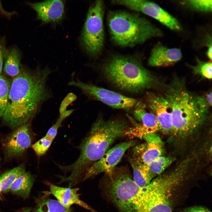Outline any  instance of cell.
<instances>
[{
	"label": "cell",
	"mask_w": 212,
	"mask_h": 212,
	"mask_svg": "<svg viewBox=\"0 0 212 212\" xmlns=\"http://www.w3.org/2000/svg\"><path fill=\"white\" fill-rule=\"evenodd\" d=\"M165 98L171 114L172 131L175 135L181 137L188 135L205 120L208 106L203 98L178 88L172 89Z\"/></svg>",
	"instance_id": "277c9868"
},
{
	"label": "cell",
	"mask_w": 212,
	"mask_h": 212,
	"mask_svg": "<svg viewBox=\"0 0 212 212\" xmlns=\"http://www.w3.org/2000/svg\"><path fill=\"white\" fill-rule=\"evenodd\" d=\"M197 64L192 67L194 72L208 79H212V64L211 62H204L196 58Z\"/></svg>",
	"instance_id": "484cf974"
},
{
	"label": "cell",
	"mask_w": 212,
	"mask_h": 212,
	"mask_svg": "<svg viewBox=\"0 0 212 212\" xmlns=\"http://www.w3.org/2000/svg\"><path fill=\"white\" fill-rule=\"evenodd\" d=\"M0 161H1V158H0Z\"/></svg>",
	"instance_id": "d590c367"
},
{
	"label": "cell",
	"mask_w": 212,
	"mask_h": 212,
	"mask_svg": "<svg viewBox=\"0 0 212 212\" xmlns=\"http://www.w3.org/2000/svg\"><path fill=\"white\" fill-rule=\"evenodd\" d=\"M172 161V158L162 155L154 159L147 165L155 176L160 175L171 164Z\"/></svg>",
	"instance_id": "cb8c5ba5"
},
{
	"label": "cell",
	"mask_w": 212,
	"mask_h": 212,
	"mask_svg": "<svg viewBox=\"0 0 212 212\" xmlns=\"http://www.w3.org/2000/svg\"><path fill=\"white\" fill-rule=\"evenodd\" d=\"M34 212H72L57 200L42 197L37 200Z\"/></svg>",
	"instance_id": "603a6c76"
},
{
	"label": "cell",
	"mask_w": 212,
	"mask_h": 212,
	"mask_svg": "<svg viewBox=\"0 0 212 212\" xmlns=\"http://www.w3.org/2000/svg\"><path fill=\"white\" fill-rule=\"evenodd\" d=\"M110 37L116 45L132 47L162 36V31L139 13L111 11L107 16Z\"/></svg>",
	"instance_id": "5b68a950"
},
{
	"label": "cell",
	"mask_w": 212,
	"mask_h": 212,
	"mask_svg": "<svg viewBox=\"0 0 212 212\" xmlns=\"http://www.w3.org/2000/svg\"><path fill=\"white\" fill-rule=\"evenodd\" d=\"M107 193L120 212L131 203L143 187L136 184L124 167H115L107 174Z\"/></svg>",
	"instance_id": "52a82bcc"
},
{
	"label": "cell",
	"mask_w": 212,
	"mask_h": 212,
	"mask_svg": "<svg viewBox=\"0 0 212 212\" xmlns=\"http://www.w3.org/2000/svg\"><path fill=\"white\" fill-rule=\"evenodd\" d=\"M6 49L4 43L2 42H0V76L1 75L2 73Z\"/></svg>",
	"instance_id": "4dcf8cb0"
},
{
	"label": "cell",
	"mask_w": 212,
	"mask_h": 212,
	"mask_svg": "<svg viewBox=\"0 0 212 212\" xmlns=\"http://www.w3.org/2000/svg\"><path fill=\"white\" fill-rule=\"evenodd\" d=\"M52 71L47 67L34 70L21 67L11 84L5 110L2 117L11 129L30 120L42 104L53 97L47 81Z\"/></svg>",
	"instance_id": "6da1fadb"
},
{
	"label": "cell",
	"mask_w": 212,
	"mask_h": 212,
	"mask_svg": "<svg viewBox=\"0 0 212 212\" xmlns=\"http://www.w3.org/2000/svg\"><path fill=\"white\" fill-rule=\"evenodd\" d=\"M29 5L36 12L38 18L45 23L58 22L63 18L64 4L61 0H48Z\"/></svg>",
	"instance_id": "5bb4252c"
},
{
	"label": "cell",
	"mask_w": 212,
	"mask_h": 212,
	"mask_svg": "<svg viewBox=\"0 0 212 212\" xmlns=\"http://www.w3.org/2000/svg\"><path fill=\"white\" fill-rule=\"evenodd\" d=\"M106 79L123 90L137 93L151 87L154 79L137 59L120 54L113 55L102 66Z\"/></svg>",
	"instance_id": "8992f818"
},
{
	"label": "cell",
	"mask_w": 212,
	"mask_h": 212,
	"mask_svg": "<svg viewBox=\"0 0 212 212\" xmlns=\"http://www.w3.org/2000/svg\"><path fill=\"white\" fill-rule=\"evenodd\" d=\"M212 92H211L207 94L206 97V101L207 104L211 106L212 105Z\"/></svg>",
	"instance_id": "d6a6232c"
},
{
	"label": "cell",
	"mask_w": 212,
	"mask_h": 212,
	"mask_svg": "<svg viewBox=\"0 0 212 212\" xmlns=\"http://www.w3.org/2000/svg\"><path fill=\"white\" fill-rule=\"evenodd\" d=\"M184 162L171 172L152 180L142 189L123 212H172V196L187 170Z\"/></svg>",
	"instance_id": "3957f363"
},
{
	"label": "cell",
	"mask_w": 212,
	"mask_h": 212,
	"mask_svg": "<svg viewBox=\"0 0 212 212\" xmlns=\"http://www.w3.org/2000/svg\"><path fill=\"white\" fill-rule=\"evenodd\" d=\"M50 190L52 194L61 204L65 207L70 208L73 204H77L92 212H97L83 201L80 200L78 193L79 188L59 187L51 184Z\"/></svg>",
	"instance_id": "e0dca14e"
},
{
	"label": "cell",
	"mask_w": 212,
	"mask_h": 212,
	"mask_svg": "<svg viewBox=\"0 0 212 212\" xmlns=\"http://www.w3.org/2000/svg\"><path fill=\"white\" fill-rule=\"evenodd\" d=\"M32 140L28 122L16 128L7 137L4 145L6 155L9 158L21 156L31 146Z\"/></svg>",
	"instance_id": "7c38bea8"
},
{
	"label": "cell",
	"mask_w": 212,
	"mask_h": 212,
	"mask_svg": "<svg viewBox=\"0 0 212 212\" xmlns=\"http://www.w3.org/2000/svg\"><path fill=\"white\" fill-rule=\"evenodd\" d=\"M135 140H131L117 144L110 149L89 167L81 180H85L101 173L108 174L115 168L125 152L134 146Z\"/></svg>",
	"instance_id": "8fae6325"
},
{
	"label": "cell",
	"mask_w": 212,
	"mask_h": 212,
	"mask_svg": "<svg viewBox=\"0 0 212 212\" xmlns=\"http://www.w3.org/2000/svg\"><path fill=\"white\" fill-rule=\"evenodd\" d=\"M112 3L150 16L172 30L179 31L181 29L176 19L153 2L145 0H115Z\"/></svg>",
	"instance_id": "30bf717a"
},
{
	"label": "cell",
	"mask_w": 212,
	"mask_h": 212,
	"mask_svg": "<svg viewBox=\"0 0 212 212\" xmlns=\"http://www.w3.org/2000/svg\"><path fill=\"white\" fill-rule=\"evenodd\" d=\"M129 126L123 120L98 118L79 146L80 154L78 159L65 166L67 171L70 172V177L74 180L82 178L91 165L110 149L116 140L130 133Z\"/></svg>",
	"instance_id": "7a4b0ae2"
},
{
	"label": "cell",
	"mask_w": 212,
	"mask_h": 212,
	"mask_svg": "<svg viewBox=\"0 0 212 212\" xmlns=\"http://www.w3.org/2000/svg\"><path fill=\"white\" fill-rule=\"evenodd\" d=\"M133 112L134 117L141 123L140 127L142 135L156 133L160 130L157 119L154 114L147 112L141 103L136 107Z\"/></svg>",
	"instance_id": "ac0fdd59"
},
{
	"label": "cell",
	"mask_w": 212,
	"mask_h": 212,
	"mask_svg": "<svg viewBox=\"0 0 212 212\" xmlns=\"http://www.w3.org/2000/svg\"><path fill=\"white\" fill-rule=\"evenodd\" d=\"M20 212H32L30 209L27 208L25 209Z\"/></svg>",
	"instance_id": "836d02e7"
},
{
	"label": "cell",
	"mask_w": 212,
	"mask_h": 212,
	"mask_svg": "<svg viewBox=\"0 0 212 212\" xmlns=\"http://www.w3.org/2000/svg\"><path fill=\"white\" fill-rule=\"evenodd\" d=\"M142 137L146 144L137 148L133 156L147 164L162 155L163 144L160 137L156 133L144 134L142 135Z\"/></svg>",
	"instance_id": "4fadbf2b"
},
{
	"label": "cell",
	"mask_w": 212,
	"mask_h": 212,
	"mask_svg": "<svg viewBox=\"0 0 212 212\" xmlns=\"http://www.w3.org/2000/svg\"><path fill=\"white\" fill-rule=\"evenodd\" d=\"M185 3L196 10L210 12L212 11V0H190L185 1Z\"/></svg>",
	"instance_id": "83f0119b"
},
{
	"label": "cell",
	"mask_w": 212,
	"mask_h": 212,
	"mask_svg": "<svg viewBox=\"0 0 212 212\" xmlns=\"http://www.w3.org/2000/svg\"><path fill=\"white\" fill-rule=\"evenodd\" d=\"M104 7L102 1H96L89 9L82 35L83 46L90 55L96 57L104 46L105 33L103 24Z\"/></svg>",
	"instance_id": "ba28073f"
},
{
	"label": "cell",
	"mask_w": 212,
	"mask_h": 212,
	"mask_svg": "<svg viewBox=\"0 0 212 212\" xmlns=\"http://www.w3.org/2000/svg\"><path fill=\"white\" fill-rule=\"evenodd\" d=\"M69 86L78 88L82 94L89 98L96 100L113 108L129 110L136 107L141 103L138 100L126 96L89 83H85L76 77L74 73L68 83Z\"/></svg>",
	"instance_id": "9c48e42d"
},
{
	"label": "cell",
	"mask_w": 212,
	"mask_h": 212,
	"mask_svg": "<svg viewBox=\"0 0 212 212\" xmlns=\"http://www.w3.org/2000/svg\"><path fill=\"white\" fill-rule=\"evenodd\" d=\"M53 141L45 136L32 145V148L38 156L44 155L50 147Z\"/></svg>",
	"instance_id": "4316f807"
},
{
	"label": "cell",
	"mask_w": 212,
	"mask_h": 212,
	"mask_svg": "<svg viewBox=\"0 0 212 212\" xmlns=\"http://www.w3.org/2000/svg\"><path fill=\"white\" fill-rule=\"evenodd\" d=\"M62 123L57 120L55 124L49 129L45 136L53 141L57 135L58 128L61 126Z\"/></svg>",
	"instance_id": "f1b7e54d"
},
{
	"label": "cell",
	"mask_w": 212,
	"mask_h": 212,
	"mask_svg": "<svg viewBox=\"0 0 212 212\" xmlns=\"http://www.w3.org/2000/svg\"><path fill=\"white\" fill-rule=\"evenodd\" d=\"M1 193V191H0V198H1V197H0V193Z\"/></svg>",
	"instance_id": "e575fe53"
},
{
	"label": "cell",
	"mask_w": 212,
	"mask_h": 212,
	"mask_svg": "<svg viewBox=\"0 0 212 212\" xmlns=\"http://www.w3.org/2000/svg\"><path fill=\"white\" fill-rule=\"evenodd\" d=\"M21 59V54L16 48L13 47L6 49L4 67L5 73L12 77L18 75L20 71Z\"/></svg>",
	"instance_id": "ffe728a7"
},
{
	"label": "cell",
	"mask_w": 212,
	"mask_h": 212,
	"mask_svg": "<svg viewBox=\"0 0 212 212\" xmlns=\"http://www.w3.org/2000/svg\"><path fill=\"white\" fill-rule=\"evenodd\" d=\"M34 181L33 175L29 172L22 174L12 185L9 191L24 198L29 196Z\"/></svg>",
	"instance_id": "44dd1931"
},
{
	"label": "cell",
	"mask_w": 212,
	"mask_h": 212,
	"mask_svg": "<svg viewBox=\"0 0 212 212\" xmlns=\"http://www.w3.org/2000/svg\"><path fill=\"white\" fill-rule=\"evenodd\" d=\"M25 165L21 164L2 174L0 176V190L1 192L9 191L14 183L26 172Z\"/></svg>",
	"instance_id": "7402d4cb"
},
{
	"label": "cell",
	"mask_w": 212,
	"mask_h": 212,
	"mask_svg": "<svg viewBox=\"0 0 212 212\" xmlns=\"http://www.w3.org/2000/svg\"><path fill=\"white\" fill-rule=\"evenodd\" d=\"M181 212H211V211L206 207L197 206L185 208Z\"/></svg>",
	"instance_id": "f546056e"
},
{
	"label": "cell",
	"mask_w": 212,
	"mask_h": 212,
	"mask_svg": "<svg viewBox=\"0 0 212 212\" xmlns=\"http://www.w3.org/2000/svg\"><path fill=\"white\" fill-rule=\"evenodd\" d=\"M149 105L156 117L160 129L165 132L172 131L171 114L165 98L161 96L154 97L150 100Z\"/></svg>",
	"instance_id": "2e32d148"
},
{
	"label": "cell",
	"mask_w": 212,
	"mask_h": 212,
	"mask_svg": "<svg viewBox=\"0 0 212 212\" xmlns=\"http://www.w3.org/2000/svg\"><path fill=\"white\" fill-rule=\"evenodd\" d=\"M133 169V180L138 186L144 187L149 184L155 176L147 164L133 156L129 158Z\"/></svg>",
	"instance_id": "d6986e66"
},
{
	"label": "cell",
	"mask_w": 212,
	"mask_h": 212,
	"mask_svg": "<svg viewBox=\"0 0 212 212\" xmlns=\"http://www.w3.org/2000/svg\"><path fill=\"white\" fill-rule=\"evenodd\" d=\"M11 84L6 78L0 76V117L5 110Z\"/></svg>",
	"instance_id": "d4e9b609"
},
{
	"label": "cell",
	"mask_w": 212,
	"mask_h": 212,
	"mask_svg": "<svg viewBox=\"0 0 212 212\" xmlns=\"http://www.w3.org/2000/svg\"><path fill=\"white\" fill-rule=\"evenodd\" d=\"M206 54L207 57L211 60L212 57V46L211 42L208 44Z\"/></svg>",
	"instance_id": "1f68e13d"
},
{
	"label": "cell",
	"mask_w": 212,
	"mask_h": 212,
	"mask_svg": "<svg viewBox=\"0 0 212 212\" xmlns=\"http://www.w3.org/2000/svg\"><path fill=\"white\" fill-rule=\"evenodd\" d=\"M182 57L180 49L168 48L158 44L152 49L148 58V64L153 67L168 66L180 61Z\"/></svg>",
	"instance_id": "9a60e30c"
}]
</instances>
